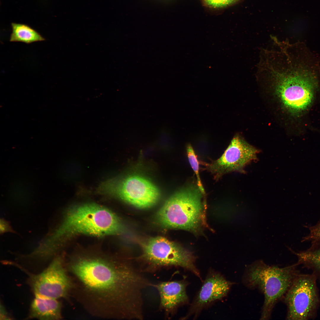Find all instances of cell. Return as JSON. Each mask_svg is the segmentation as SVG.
Listing matches in <instances>:
<instances>
[{"label":"cell","mask_w":320,"mask_h":320,"mask_svg":"<svg viewBox=\"0 0 320 320\" xmlns=\"http://www.w3.org/2000/svg\"><path fill=\"white\" fill-rule=\"evenodd\" d=\"M187 152L190 164L196 176L197 185L203 195H204L205 192L201 181L199 173V162L193 149L190 144L187 145Z\"/></svg>","instance_id":"2e32d148"},{"label":"cell","mask_w":320,"mask_h":320,"mask_svg":"<svg viewBox=\"0 0 320 320\" xmlns=\"http://www.w3.org/2000/svg\"><path fill=\"white\" fill-rule=\"evenodd\" d=\"M316 279L313 273L297 275L283 298L287 306V319L315 318L320 303Z\"/></svg>","instance_id":"ba28073f"},{"label":"cell","mask_w":320,"mask_h":320,"mask_svg":"<svg viewBox=\"0 0 320 320\" xmlns=\"http://www.w3.org/2000/svg\"><path fill=\"white\" fill-rule=\"evenodd\" d=\"M11 27L12 33L9 39L10 42H20L30 44L45 40L36 31L26 25L12 23Z\"/></svg>","instance_id":"9a60e30c"},{"label":"cell","mask_w":320,"mask_h":320,"mask_svg":"<svg viewBox=\"0 0 320 320\" xmlns=\"http://www.w3.org/2000/svg\"><path fill=\"white\" fill-rule=\"evenodd\" d=\"M142 258L146 263L145 267L148 270L180 267L201 278L193 254L166 238L158 236L149 239L144 244Z\"/></svg>","instance_id":"8992f818"},{"label":"cell","mask_w":320,"mask_h":320,"mask_svg":"<svg viewBox=\"0 0 320 320\" xmlns=\"http://www.w3.org/2000/svg\"><path fill=\"white\" fill-rule=\"evenodd\" d=\"M28 282L35 295L56 299L65 298L73 288L61 255H57L44 270L37 274L30 273Z\"/></svg>","instance_id":"9c48e42d"},{"label":"cell","mask_w":320,"mask_h":320,"mask_svg":"<svg viewBox=\"0 0 320 320\" xmlns=\"http://www.w3.org/2000/svg\"><path fill=\"white\" fill-rule=\"evenodd\" d=\"M203 195L197 185H187L166 201L156 213L157 222L167 228L199 232L203 220Z\"/></svg>","instance_id":"5b68a950"},{"label":"cell","mask_w":320,"mask_h":320,"mask_svg":"<svg viewBox=\"0 0 320 320\" xmlns=\"http://www.w3.org/2000/svg\"><path fill=\"white\" fill-rule=\"evenodd\" d=\"M206 6L213 8L225 7L237 1L238 0H202Z\"/></svg>","instance_id":"ac0fdd59"},{"label":"cell","mask_w":320,"mask_h":320,"mask_svg":"<svg viewBox=\"0 0 320 320\" xmlns=\"http://www.w3.org/2000/svg\"><path fill=\"white\" fill-rule=\"evenodd\" d=\"M187 283L182 281H163L152 284L159 292L160 307L166 315L172 314L180 306L187 303Z\"/></svg>","instance_id":"7c38bea8"},{"label":"cell","mask_w":320,"mask_h":320,"mask_svg":"<svg viewBox=\"0 0 320 320\" xmlns=\"http://www.w3.org/2000/svg\"><path fill=\"white\" fill-rule=\"evenodd\" d=\"M125 230L121 221L111 211L97 204H86L68 210L60 223L52 222L46 237L51 245L59 247L74 234L118 235Z\"/></svg>","instance_id":"3957f363"},{"label":"cell","mask_w":320,"mask_h":320,"mask_svg":"<svg viewBox=\"0 0 320 320\" xmlns=\"http://www.w3.org/2000/svg\"><path fill=\"white\" fill-rule=\"evenodd\" d=\"M8 232L18 234L13 229L9 221L6 220L3 218H1L0 220V235H2Z\"/></svg>","instance_id":"d6986e66"},{"label":"cell","mask_w":320,"mask_h":320,"mask_svg":"<svg viewBox=\"0 0 320 320\" xmlns=\"http://www.w3.org/2000/svg\"><path fill=\"white\" fill-rule=\"evenodd\" d=\"M232 284L220 273L210 271L192 303L186 317L197 314L207 306L225 296Z\"/></svg>","instance_id":"8fae6325"},{"label":"cell","mask_w":320,"mask_h":320,"mask_svg":"<svg viewBox=\"0 0 320 320\" xmlns=\"http://www.w3.org/2000/svg\"><path fill=\"white\" fill-rule=\"evenodd\" d=\"M297 256L298 264H301L311 270L317 278H320V244H313L305 251L298 252L292 251Z\"/></svg>","instance_id":"5bb4252c"},{"label":"cell","mask_w":320,"mask_h":320,"mask_svg":"<svg viewBox=\"0 0 320 320\" xmlns=\"http://www.w3.org/2000/svg\"><path fill=\"white\" fill-rule=\"evenodd\" d=\"M309 233L303 237L302 242H311L312 244L320 242V220L315 225L309 227Z\"/></svg>","instance_id":"e0dca14e"},{"label":"cell","mask_w":320,"mask_h":320,"mask_svg":"<svg viewBox=\"0 0 320 320\" xmlns=\"http://www.w3.org/2000/svg\"><path fill=\"white\" fill-rule=\"evenodd\" d=\"M0 318L1 320H9L12 319L9 315L4 305L1 303Z\"/></svg>","instance_id":"ffe728a7"},{"label":"cell","mask_w":320,"mask_h":320,"mask_svg":"<svg viewBox=\"0 0 320 320\" xmlns=\"http://www.w3.org/2000/svg\"><path fill=\"white\" fill-rule=\"evenodd\" d=\"M259 152L257 149L237 136L233 138L220 158L210 163L202 164L215 179L218 180L231 172H242L246 165L257 160Z\"/></svg>","instance_id":"30bf717a"},{"label":"cell","mask_w":320,"mask_h":320,"mask_svg":"<svg viewBox=\"0 0 320 320\" xmlns=\"http://www.w3.org/2000/svg\"><path fill=\"white\" fill-rule=\"evenodd\" d=\"M100 192L115 196L137 208L145 209L154 206L160 196L159 190L152 182L138 175L114 178L102 183Z\"/></svg>","instance_id":"52a82bcc"},{"label":"cell","mask_w":320,"mask_h":320,"mask_svg":"<svg viewBox=\"0 0 320 320\" xmlns=\"http://www.w3.org/2000/svg\"><path fill=\"white\" fill-rule=\"evenodd\" d=\"M298 263L284 267L267 265L261 260L248 265L244 282L247 287L258 288L264 295L260 319H269L276 303L283 299L299 273Z\"/></svg>","instance_id":"277c9868"},{"label":"cell","mask_w":320,"mask_h":320,"mask_svg":"<svg viewBox=\"0 0 320 320\" xmlns=\"http://www.w3.org/2000/svg\"><path fill=\"white\" fill-rule=\"evenodd\" d=\"M62 305L57 299L35 295L30 306L29 319L57 320L62 318Z\"/></svg>","instance_id":"4fadbf2b"},{"label":"cell","mask_w":320,"mask_h":320,"mask_svg":"<svg viewBox=\"0 0 320 320\" xmlns=\"http://www.w3.org/2000/svg\"><path fill=\"white\" fill-rule=\"evenodd\" d=\"M292 54L281 50L263 57L257 66L258 79L269 81L282 104L290 112L306 111L313 100L316 82L311 72L294 62Z\"/></svg>","instance_id":"7a4b0ae2"},{"label":"cell","mask_w":320,"mask_h":320,"mask_svg":"<svg viewBox=\"0 0 320 320\" xmlns=\"http://www.w3.org/2000/svg\"><path fill=\"white\" fill-rule=\"evenodd\" d=\"M68 267L80 284V300L91 313L105 318L143 319L142 292L151 284L135 265L84 257Z\"/></svg>","instance_id":"6da1fadb"}]
</instances>
